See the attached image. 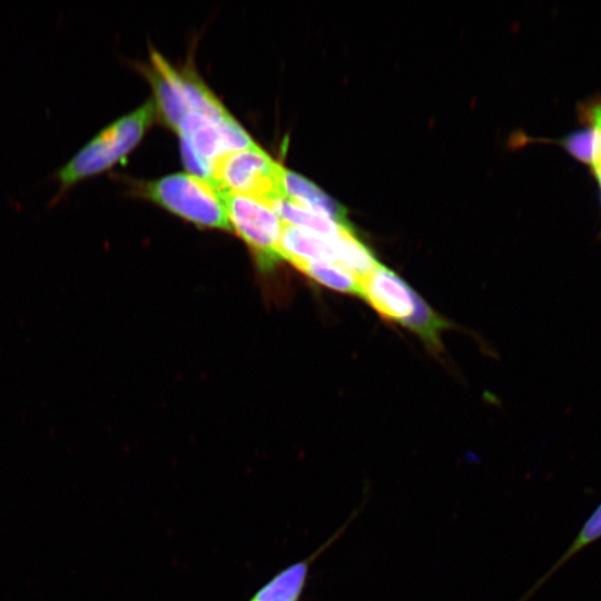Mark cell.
Segmentation results:
<instances>
[{
  "label": "cell",
  "mask_w": 601,
  "mask_h": 601,
  "mask_svg": "<svg viewBox=\"0 0 601 601\" xmlns=\"http://www.w3.org/2000/svg\"><path fill=\"white\" fill-rule=\"evenodd\" d=\"M155 114V104L148 100L102 128L52 173L58 181L52 201L56 203L79 181L109 169L129 154L151 125Z\"/></svg>",
  "instance_id": "cell-1"
},
{
  "label": "cell",
  "mask_w": 601,
  "mask_h": 601,
  "mask_svg": "<svg viewBox=\"0 0 601 601\" xmlns=\"http://www.w3.org/2000/svg\"><path fill=\"white\" fill-rule=\"evenodd\" d=\"M145 195L173 214L196 225L231 230L219 190L189 173L150 181Z\"/></svg>",
  "instance_id": "cell-2"
},
{
  "label": "cell",
  "mask_w": 601,
  "mask_h": 601,
  "mask_svg": "<svg viewBox=\"0 0 601 601\" xmlns=\"http://www.w3.org/2000/svg\"><path fill=\"white\" fill-rule=\"evenodd\" d=\"M285 168L256 144L218 157L211 183L223 193L256 197L268 203L284 198Z\"/></svg>",
  "instance_id": "cell-3"
},
{
  "label": "cell",
  "mask_w": 601,
  "mask_h": 601,
  "mask_svg": "<svg viewBox=\"0 0 601 601\" xmlns=\"http://www.w3.org/2000/svg\"><path fill=\"white\" fill-rule=\"evenodd\" d=\"M231 230L248 245L263 269L280 259L279 244L284 221L274 206L263 199L219 191Z\"/></svg>",
  "instance_id": "cell-4"
},
{
  "label": "cell",
  "mask_w": 601,
  "mask_h": 601,
  "mask_svg": "<svg viewBox=\"0 0 601 601\" xmlns=\"http://www.w3.org/2000/svg\"><path fill=\"white\" fill-rule=\"evenodd\" d=\"M144 71L154 91L155 108L164 122L177 135L180 134L191 117L180 71L156 50H151Z\"/></svg>",
  "instance_id": "cell-5"
},
{
  "label": "cell",
  "mask_w": 601,
  "mask_h": 601,
  "mask_svg": "<svg viewBox=\"0 0 601 601\" xmlns=\"http://www.w3.org/2000/svg\"><path fill=\"white\" fill-rule=\"evenodd\" d=\"M361 296L385 319L403 324L414 311L416 293L380 263L361 280Z\"/></svg>",
  "instance_id": "cell-6"
},
{
  "label": "cell",
  "mask_w": 601,
  "mask_h": 601,
  "mask_svg": "<svg viewBox=\"0 0 601 601\" xmlns=\"http://www.w3.org/2000/svg\"><path fill=\"white\" fill-rule=\"evenodd\" d=\"M279 254L282 259L290 264L304 260H325L336 264V237H324L285 224Z\"/></svg>",
  "instance_id": "cell-7"
},
{
  "label": "cell",
  "mask_w": 601,
  "mask_h": 601,
  "mask_svg": "<svg viewBox=\"0 0 601 601\" xmlns=\"http://www.w3.org/2000/svg\"><path fill=\"white\" fill-rule=\"evenodd\" d=\"M283 194L284 198L290 201L326 215L341 224L349 225L346 219V209L339 203L314 183L287 169L283 174Z\"/></svg>",
  "instance_id": "cell-8"
},
{
  "label": "cell",
  "mask_w": 601,
  "mask_h": 601,
  "mask_svg": "<svg viewBox=\"0 0 601 601\" xmlns=\"http://www.w3.org/2000/svg\"><path fill=\"white\" fill-rule=\"evenodd\" d=\"M275 210L286 225L296 226L324 237H337L351 230V225L341 224L331 217L311 210L286 198L272 203Z\"/></svg>",
  "instance_id": "cell-9"
},
{
  "label": "cell",
  "mask_w": 601,
  "mask_h": 601,
  "mask_svg": "<svg viewBox=\"0 0 601 601\" xmlns=\"http://www.w3.org/2000/svg\"><path fill=\"white\" fill-rule=\"evenodd\" d=\"M180 75L191 116H203L215 122L231 117L194 70L186 68Z\"/></svg>",
  "instance_id": "cell-10"
},
{
  "label": "cell",
  "mask_w": 601,
  "mask_h": 601,
  "mask_svg": "<svg viewBox=\"0 0 601 601\" xmlns=\"http://www.w3.org/2000/svg\"><path fill=\"white\" fill-rule=\"evenodd\" d=\"M292 265L323 286L361 296V280L338 264L325 260H304Z\"/></svg>",
  "instance_id": "cell-11"
},
{
  "label": "cell",
  "mask_w": 601,
  "mask_h": 601,
  "mask_svg": "<svg viewBox=\"0 0 601 601\" xmlns=\"http://www.w3.org/2000/svg\"><path fill=\"white\" fill-rule=\"evenodd\" d=\"M336 264L349 270L359 280L378 264L372 250L355 236L353 229L336 237Z\"/></svg>",
  "instance_id": "cell-12"
},
{
  "label": "cell",
  "mask_w": 601,
  "mask_h": 601,
  "mask_svg": "<svg viewBox=\"0 0 601 601\" xmlns=\"http://www.w3.org/2000/svg\"><path fill=\"white\" fill-rule=\"evenodd\" d=\"M402 325L416 333L431 348L437 351L441 348L440 334L447 323L418 294H415L414 311Z\"/></svg>",
  "instance_id": "cell-13"
},
{
  "label": "cell",
  "mask_w": 601,
  "mask_h": 601,
  "mask_svg": "<svg viewBox=\"0 0 601 601\" xmlns=\"http://www.w3.org/2000/svg\"><path fill=\"white\" fill-rule=\"evenodd\" d=\"M601 538V503L595 508L591 515L583 523L581 530L564 551L561 558L548 571V573L541 578L538 583L529 591L526 597L521 601H526L532 593H534L541 584H543L559 568H561L566 561L572 559L577 553L582 551L585 546L590 545L594 541Z\"/></svg>",
  "instance_id": "cell-14"
},
{
  "label": "cell",
  "mask_w": 601,
  "mask_h": 601,
  "mask_svg": "<svg viewBox=\"0 0 601 601\" xmlns=\"http://www.w3.org/2000/svg\"><path fill=\"white\" fill-rule=\"evenodd\" d=\"M593 139L592 128L587 127L570 132L555 141L573 158L590 167L593 158Z\"/></svg>",
  "instance_id": "cell-15"
},
{
  "label": "cell",
  "mask_w": 601,
  "mask_h": 601,
  "mask_svg": "<svg viewBox=\"0 0 601 601\" xmlns=\"http://www.w3.org/2000/svg\"><path fill=\"white\" fill-rule=\"evenodd\" d=\"M582 116L593 130V158L590 166L601 187V101L593 100L584 107Z\"/></svg>",
  "instance_id": "cell-16"
}]
</instances>
